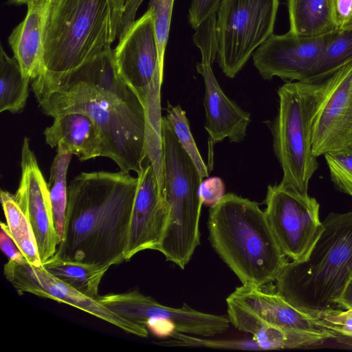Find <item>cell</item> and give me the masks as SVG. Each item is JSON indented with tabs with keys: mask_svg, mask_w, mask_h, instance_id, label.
<instances>
[{
	"mask_svg": "<svg viewBox=\"0 0 352 352\" xmlns=\"http://www.w3.org/2000/svg\"><path fill=\"white\" fill-rule=\"evenodd\" d=\"M138 177L129 173H81L68 186L65 228L54 256L98 266L125 261Z\"/></svg>",
	"mask_w": 352,
	"mask_h": 352,
	"instance_id": "1",
	"label": "cell"
},
{
	"mask_svg": "<svg viewBox=\"0 0 352 352\" xmlns=\"http://www.w3.org/2000/svg\"><path fill=\"white\" fill-rule=\"evenodd\" d=\"M209 241L242 285L273 283L289 262L258 203L228 193L209 210Z\"/></svg>",
	"mask_w": 352,
	"mask_h": 352,
	"instance_id": "2",
	"label": "cell"
},
{
	"mask_svg": "<svg viewBox=\"0 0 352 352\" xmlns=\"http://www.w3.org/2000/svg\"><path fill=\"white\" fill-rule=\"evenodd\" d=\"M308 256L288 262L275 283L294 307L314 316L341 311L340 298L352 276V211L331 212Z\"/></svg>",
	"mask_w": 352,
	"mask_h": 352,
	"instance_id": "3",
	"label": "cell"
},
{
	"mask_svg": "<svg viewBox=\"0 0 352 352\" xmlns=\"http://www.w3.org/2000/svg\"><path fill=\"white\" fill-rule=\"evenodd\" d=\"M113 0L50 3L44 34V73L32 81L49 82L111 47L118 37Z\"/></svg>",
	"mask_w": 352,
	"mask_h": 352,
	"instance_id": "4",
	"label": "cell"
},
{
	"mask_svg": "<svg viewBox=\"0 0 352 352\" xmlns=\"http://www.w3.org/2000/svg\"><path fill=\"white\" fill-rule=\"evenodd\" d=\"M35 96L47 116L54 118L69 111L88 115L102 134L104 157L112 160L123 172L138 175L142 171L147 159L145 112L116 104L82 82Z\"/></svg>",
	"mask_w": 352,
	"mask_h": 352,
	"instance_id": "5",
	"label": "cell"
},
{
	"mask_svg": "<svg viewBox=\"0 0 352 352\" xmlns=\"http://www.w3.org/2000/svg\"><path fill=\"white\" fill-rule=\"evenodd\" d=\"M162 192L168 208L167 225L159 248L166 261L184 269L200 245L199 220L203 180L165 116L162 119Z\"/></svg>",
	"mask_w": 352,
	"mask_h": 352,
	"instance_id": "6",
	"label": "cell"
},
{
	"mask_svg": "<svg viewBox=\"0 0 352 352\" xmlns=\"http://www.w3.org/2000/svg\"><path fill=\"white\" fill-rule=\"evenodd\" d=\"M322 81L287 82L277 91L278 111L271 124L273 148L283 170L280 184L308 193L318 167L311 143L312 119Z\"/></svg>",
	"mask_w": 352,
	"mask_h": 352,
	"instance_id": "7",
	"label": "cell"
},
{
	"mask_svg": "<svg viewBox=\"0 0 352 352\" xmlns=\"http://www.w3.org/2000/svg\"><path fill=\"white\" fill-rule=\"evenodd\" d=\"M118 74L141 101L146 116L148 158H162L160 92L164 63L161 62L152 11H147L118 39L113 50Z\"/></svg>",
	"mask_w": 352,
	"mask_h": 352,
	"instance_id": "8",
	"label": "cell"
},
{
	"mask_svg": "<svg viewBox=\"0 0 352 352\" xmlns=\"http://www.w3.org/2000/svg\"><path fill=\"white\" fill-rule=\"evenodd\" d=\"M278 0H222L217 14V62L234 78L273 34Z\"/></svg>",
	"mask_w": 352,
	"mask_h": 352,
	"instance_id": "9",
	"label": "cell"
},
{
	"mask_svg": "<svg viewBox=\"0 0 352 352\" xmlns=\"http://www.w3.org/2000/svg\"><path fill=\"white\" fill-rule=\"evenodd\" d=\"M264 204L267 222L280 250L292 261L305 260L324 229L316 199L280 183L268 186Z\"/></svg>",
	"mask_w": 352,
	"mask_h": 352,
	"instance_id": "10",
	"label": "cell"
},
{
	"mask_svg": "<svg viewBox=\"0 0 352 352\" xmlns=\"http://www.w3.org/2000/svg\"><path fill=\"white\" fill-rule=\"evenodd\" d=\"M230 323L241 331L254 335L267 328L301 331H330L318 317L287 302L271 283L263 286L242 285L227 299Z\"/></svg>",
	"mask_w": 352,
	"mask_h": 352,
	"instance_id": "11",
	"label": "cell"
},
{
	"mask_svg": "<svg viewBox=\"0 0 352 352\" xmlns=\"http://www.w3.org/2000/svg\"><path fill=\"white\" fill-rule=\"evenodd\" d=\"M314 155L349 148L352 144V63L322 81L312 119Z\"/></svg>",
	"mask_w": 352,
	"mask_h": 352,
	"instance_id": "12",
	"label": "cell"
},
{
	"mask_svg": "<svg viewBox=\"0 0 352 352\" xmlns=\"http://www.w3.org/2000/svg\"><path fill=\"white\" fill-rule=\"evenodd\" d=\"M118 316L146 327L155 319L172 320L179 333L195 336L212 337L230 327L228 315L204 313L184 304L173 308L159 303L138 291L99 296L96 299Z\"/></svg>",
	"mask_w": 352,
	"mask_h": 352,
	"instance_id": "13",
	"label": "cell"
},
{
	"mask_svg": "<svg viewBox=\"0 0 352 352\" xmlns=\"http://www.w3.org/2000/svg\"><path fill=\"white\" fill-rule=\"evenodd\" d=\"M3 274L19 294L37 296L67 304L107 321L122 330L147 338L146 327L133 323L115 314L96 299L87 296L50 274L43 267L8 260Z\"/></svg>",
	"mask_w": 352,
	"mask_h": 352,
	"instance_id": "14",
	"label": "cell"
},
{
	"mask_svg": "<svg viewBox=\"0 0 352 352\" xmlns=\"http://www.w3.org/2000/svg\"><path fill=\"white\" fill-rule=\"evenodd\" d=\"M336 31L310 38L289 31L273 34L254 52V65L264 80L276 76L287 82H305Z\"/></svg>",
	"mask_w": 352,
	"mask_h": 352,
	"instance_id": "15",
	"label": "cell"
},
{
	"mask_svg": "<svg viewBox=\"0 0 352 352\" xmlns=\"http://www.w3.org/2000/svg\"><path fill=\"white\" fill-rule=\"evenodd\" d=\"M21 168V179L14 197L31 224L43 264L54 256L60 241L54 226L47 184L28 138H24L22 144Z\"/></svg>",
	"mask_w": 352,
	"mask_h": 352,
	"instance_id": "16",
	"label": "cell"
},
{
	"mask_svg": "<svg viewBox=\"0 0 352 352\" xmlns=\"http://www.w3.org/2000/svg\"><path fill=\"white\" fill-rule=\"evenodd\" d=\"M125 261L146 250H159L168 218V208L155 171L148 160L138 175Z\"/></svg>",
	"mask_w": 352,
	"mask_h": 352,
	"instance_id": "17",
	"label": "cell"
},
{
	"mask_svg": "<svg viewBox=\"0 0 352 352\" xmlns=\"http://www.w3.org/2000/svg\"><path fill=\"white\" fill-rule=\"evenodd\" d=\"M76 82H82L96 89L116 104L146 113L137 95L118 74L111 47L53 81H32V89L36 95Z\"/></svg>",
	"mask_w": 352,
	"mask_h": 352,
	"instance_id": "18",
	"label": "cell"
},
{
	"mask_svg": "<svg viewBox=\"0 0 352 352\" xmlns=\"http://www.w3.org/2000/svg\"><path fill=\"white\" fill-rule=\"evenodd\" d=\"M196 67L204 82V128L212 144L226 138L231 142H242L251 122L250 113L226 95L214 76L211 63L201 60Z\"/></svg>",
	"mask_w": 352,
	"mask_h": 352,
	"instance_id": "19",
	"label": "cell"
},
{
	"mask_svg": "<svg viewBox=\"0 0 352 352\" xmlns=\"http://www.w3.org/2000/svg\"><path fill=\"white\" fill-rule=\"evenodd\" d=\"M24 19L8 37L14 57L31 80L44 73V34L50 0H32L27 3Z\"/></svg>",
	"mask_w": 352,
	"mask_h": 352,
	"instance_id": "20",
	"label": "cell"
},
{
	"mask_svg": "<svg viewBox=\"0 0 352 352\" xmlns=\"http://www.w3.org/2000/svg\"><path fill=\"white\" fill-rule=\"evenodd\" d=\"M47 144L61 146L80 161L104 157V145L100 129L86 113L69 111L54 118L52 124L44 131Z\"/></svg>",
	"mask_w": 352,
	"mask_h": 352,
	"instance_id": "21",
	"label": "cell"
},
{
	"mask_svg": "<svg viewBox=\"0 0 352 352\" xmlns=\"http://www.w3.org/2000/svg\"><path fill=\"white\" fill-rule=\"evenodd\" d=\"M289 32L300 37H317L335 30L331 0H288Z\"/></svg>",
	"mask_w": 352,
	"mask_h": 352,
	"instance_id": "22",
	"label": "cell"
},
{
	"mask_svg": "<svg viewBox=\"0 0 352 352\" xmlns=\"http://www.w3.org/2000/svg\"><path fill=\"white\" fill-rule=\"evenodd\" d=\"M52 276L92 298L97 299L98 287L109 266L67 261L54 256L43 264Z\"/></svg>",
	"mask_w": 352,
	"mask_h": 352,
	"instance_id": "23",
	"label": "cell"
},
{
	"mask_svg": "<svg viewBox=\"0 0 352 352\" xmlns=\"http://www.w3.org/2000/svg\"><path fill=\"white\" fill-rule=\"evenodd\" d=\"M31 79L24 76L17 60L0 50V112H21L29 95Z\"/></svg>",
	"mask_w": 352,
	"mask_h": 352,
	"instance_id": "24",
	"label": "cell"
},
{
	"mask_svg": "<svg viewBox=\"0 0 352 352\" xmlns=\"http://www.w3.org/2000/svg\"><path fill=\"white\" fill-rule=\"evenodd\" d=\"M0 197L6 223L14 242L29 264L42 265L32 228L16 201L14 194L1 190Z\"/></svg>",
	"mask_w": 352,
	"mask_h": 352,
	"instance_id": "25",
	"label": "cell"
},
{
	"mask_svg": "<svg viewBox=\"0 0 352 352\" xmlns=\"http://www.w3.org/2000/svg\"><path fill=\"white\" fill-rule=\"evenodd\" d=\"M56 148V155L51 166L50 175L47 184L54 226L60 242L64 232L68 201L67 175L72 154L61 146Z\"/></svg>",
	"mask_w": 352,
	"mask_h": 352,
	"instance_id": "26",
	"label": "cell"
},
{
	"mask_svg": "<svg viewBox=\"0 0 352 352\" xmlns=\"http://www.w3.org/2000/svg\"><path fill=\"white\" fill-rule=\"evenodd\" d=\"M352 63V30L336 31L327 45L311 74L305 82L323 81Z\"/></svg>",
	"mask_w": 352,
	"mask_h": 352,
	"instance_id": "27",
	"label": "cell"
},
{
	"mask_svg": "<svg viewBox=\"0 0 352 352\" xmlns=\"http://www.w3.org/2000/svg\"><path fill=\"white\" fill-rule=\"evenodd\" d=\"M165 118L177 140L197 167L202 178L208 177V166L204 163L192 137L186 112L179 105H172L168 102Z\"/></svg>",
	"mask_w": 352,
	"mask_h": 352,
	"instance_id": "28",
	"label": "cell"
},
{
	"mask_svg": "<svg viewBox=\"0 0 352 352\" xmlns=\"http://www.w3.org/2000/svg\"><path fill=\"white\" fill-rule=\"evenodd\" d=\"M331 179L341 192L352 197V148L324 155Z\"/></svg>",
	"mask_w": 352,
	"mask_h": 352,
	"instance_id": "29",
	"label": "cell"
},
{
	"mask_svg": "<svg viewBox=\"0 0 352 352\" xmlns=\"http://www.w3.org/2000/svg\"><path fill=\"white\" fill-rule=\"evenodd\" d=\"M174 0H150L148 8L153 14L160 58L164 63Z\"/></svg>",
	"mask_w": 352,
	"mask_h": 352,
	"instance_id": "30",
	"label": "cell"
},
{
	"mask_svg": "<svg viewBox=\"0 0 352 352\" xmlns=\"http://www.w3.org/2000/svg\"><path fill=\"white\" fill-rule=\"evenodd\" d=\"M178 340L176 345L182 346H204L214 348L261 350L256 342L251 340H210L197 337L187 336L185 333L174 331L170 336Z\"/></svg>",
	"mask_w": 352,
	"mask_h": 352,
	"instance_id": "31",
	"label": "cell"
},
{
	"mask_svg": "<svg viewBox=\"0 0 352 352\" xmlns=\"http://www.w3.org/2000/svg\"><path fill=\"white\" fill-rule=\"evenodd\" d=\"M320 319L326 329L338 335L349 337L352 334V309L333 312Z\"/></svg>",
	"mask_w": 352,
	"mask_h": 352,
	"instance_id": "32",
	"label": "cell"
},
{
	"mask_svg": "<svg viewBox=\"0 0 352 352\" xmlns=\"http://www.w3.org/2000/svg\"><path fill=\"white\" fill-rule=\"evenodd\" d=\"M222 0H192L188 19L192 28L195 29L210 16L217 13Z\"/></svg>",
	"mask_w": 352,
	"mask_h": 352,
	"instance_id": "33",
	"label": "cell"
},
{
	"mask_svg": "<svg viewBox=\"0 0 352 352\" xmlns=\"http://www.w3.org/2000/svg\"><path fill=\"white\" fill-rule=\"evenodd\" d=\"M199 195L203 205L212 206L225 195L223 181L219 177H208L202 180Z\"/></svg>",
	"mask_w": 352,
	"mask_h": 352,
	"instance_id": "34",
	"label": "cell"
},
{
	"mask_svg": "<svg viewBox=\"0 0 352 352\" xmlns=\"http://www.w3.org/2000/svg\"><path fill=\"white\" fill-rule=\"evenodd\" d=\"M331 9L335 30H352V0H331Z\"/></svg>",
	"mask_w": 352,
	"mask_h": 352,
	"instance_id": "35",
	"label": "cell"
},
{
	"mask_svg": "<svg viewBox=\"0 0 352 352\" xmlns=\"http://www.w3.org/2000/svg\"><path fill=\"white\" fill-rule=\"evenodd\" d=\"M0 247L8 260L18 263L28 262L21 250L12 239L7 223L3 222H1Z\"/></svg>",
	"mask_w": 352,
	"mask_h": 352,
	"instance_id": "36",
	"label": "cell"
},
{
	"mask_svg": "<svg viewBox=\"0 0 352 352\" xmlns=\"http://www.w3.org/2000/svg\"><path fill=\"white\" fill-rule=\"evenodd\" d=\"M338 303L342 310L352 309V276L346 283Z\"/></svg>",
	"mask_w": 352,
	"mask_h": 352,
	"instance_id": "37",
	"label": "cell"
},
{
	"mask_svg": "<svg viewBox=\"0 0 352 352\" xmlns=\"http://www.w3.org/2000/svg\"><path fill=\"white\" fill-rule=\"evenodd\" d=\"M114 4V21L118 34L120 26L124 6L126 0H113Z\"/></svg>",
	"mask_w": 352,
	"mask_h": 352,
	"instance_id": "38",
	"label": "cell"
},
{
	"mask_svg": "<svg viewBox=\"0 0 352 352\" xmlns=\"http://www.w3.org/2000/svg\"><path fill=\"white\" fill-rule=\"evenodd\" d=\"M30 1H32V0H8V3L10 4L21 5V4H26Z\"/></svg>",
	"mask_w": 352,
	"mask_h": 352,
	"instance_id": "39",
	"label": "cell"
},
{
	"mask_svg": "<svg viewBox=\"0 0 352 352\" xmlns=\"http://www.w3.org/2000/svg\"><path fill=\"white\" fill-rule=\"evenodd\" d=\"M58 0H50V3H54V2H56Z\"/></svg>",
	"mask_w": 352,
	"mask_h": 352,
	"instance_id": "40",
	"label": "cell"
},
{
	"mask_svg": "<svg viewBox=\"0 0 352 352\" xmlns=\"http://www.w3.org/2000/svg\"><path fill=\"white\" fill-rule=\"evenodd\" d=\"M348 338H349L352 340V334H351Z\"/></svg>",
	"mask_w": 352,
	"mask_h": 352,
	"instance_id": "41",
	"label": "cell"
},
{
	"mask_svg": "<svg viewBox=\"0 0 352 352\" xmlns=\"http://www.w3.org/2000/svg\"><path fill=\"white\" fill-rule=\"evenodd\" d=\"M349 147L352 148V144H351V146H349Z\"/></svg>",
	"mask_w": 352,
	"mask_h": 352,
	"instance_id": "42",
	"label": "cell"
}]
</instances>
